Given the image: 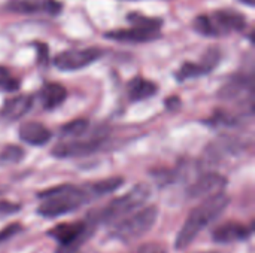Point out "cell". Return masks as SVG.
Instances as JSON below:
<instances>
[{"label":"cell","instance_id":"cell-4","mask_svg":"<svg viewBox=\"0 0 255 253\" xmlns=\"http://www.w3.org/2000/svg\"><path fill=\"white\" fill-rule=\"evenodd\" d=\"M157 218H158L157 206H148V207L139 209L137 212L130 213L121 221L115 222L112 225L109 237L118 242H124V243L134 242L152 230V227L157 222Z\"/></svg>","mask_w":255,"mask_h":253},{"label":"cell","instance_id":"cell-2","mask_svg":"<svg viewBox=\"0 0 255 253\" xmlns=\"http://www.w3.org/2000/svg\"><path fill=\"white\" fill-rule=\"evenodd\" d=\"M229 204L230 197L224 192H218L215 195L203 198V201L191 210L182 228L179 230L175 248L178 251L187 249L208 225H211L220 215L224 213Z\"/></svg>","mask_w":255,"mask_h":253},{"label":"cell","instance_id":"cell-25","mask_svg":"<svg viewBox=\"0 0 255 253\" xmlns=\"http://www.w3.org/2000/svg\"><path fill=\"white\" fill-rule=\"evenodd\" d=\"M130 253H167V249L161 243L151 242V243H145V245L139 246L137 249H134L133 252Z\"/></svg>","mask_w":255,"mask_h":253},{"label":"cell","instance_id":"cell-11","mask_svg":"<svg viewBox=\"0 0 255 253\" xmlns=\"http://www.w3.org/2000/svg\"><path fill=\"white\" fill-rule=\"evenodd\" d=\"M52 137V133L37 121H27L19 127V139L30 146H43Z\"/></svg>","mask_w":255,"mask_h":253},{"label":"cell","instance_id":"cell-22","mask_svg":"<svg viewBox=\"0 0 255 253\" xmlns=\"http://www.w3.org/2000/svg\"><path fill=\"white\" fill-rule=\"evenodd\" d=\"M18 81L10 78V73L7 69L0 67V88L4 91H15L18 89Z\"/></svg>","mask_w":255,"mask_h":253},{"label":"cell","instance_id":"cell-16","mask_svg":"<svg viewBox=\"0 0 255 253\" xmlns=\"http://www.w3.org/2000/svg\"><path fill=\"white\" fill-rule=\"evenodd\" d=\"M6 9L13 13L21 15H33L40 10L45 12V1L40 0H9Z\"/></svg>","mask_w":255,"mask_h":253},{"label":"cell","instance_id":"cell-8","mask_svg":"<svg viewBox=\"0 0 255 253\" xmlns=\"http://www.w3.org/2000/svg\"><path fill=\"white\" fill-rule=\"evenodd\" d=\"M227 186V179L220 173H206L200 176L187 191L190 198H208L223 192Z\"/></svg>","mask_w":255,"mask_h":253},{"label":"cell","instance_id":"cell-24","mask_svg":"<svg viewBox=\"0 0 255 253\" xmlns=\"http://www.w3.org/2000/svg\"><path fill=\"white\" fill-rule=\"evenodd\" d=\"M21 231H22V227L19 224H9V225H6L4 228L0 230V245L7 242V240H10L12 237H15Z\"/></svg>","mask_w":255,"mask_h":253},{"label":"cell","instance_id":"cell-15","mask_svg":"<svg viewBox=\"0 0 255 253\" xmlns=\"http://www.w3.org/2000/svg\"><path fill=\"white\" fill-rule=\"evenodd\" d=\"M157 85L148 79H143L140 76L134 78L130 84H128V95L133 101H140L145 98L152 97L157 92Z\"/></svg>","mask_w":255,"mask_h":253},{"label":"cell","instance_id":"cell-21","mask_svg":"<svg viewBox=\"0 0 255 253\" xmlns=\"http://www.w3.org/2000/svg\"><path fill=\"white\" fill-rule=\"evenodd\" d=\"M22 158H24V151L16 145L6 146L0 154V160L4 163H19Z\"/></svg>","mask_w":255,"mask_h":253},{"label":"cell","instance_id":"cell-3","mask_svg":"<svg viewBox=\"0 0 255 253\" xmlns=\"http://www.w3.org/2000/svg\"><path fill=\"white\" fill-rule=\"evenodd\" d=\"M151 194V189L146 183H139L134 188H131L127 194L112 200L108 206H105L100 210L91 212L90 216L99 227L100 224L105 225H114L115 222L121 221L127 215L133 213L139 207L143 206V203L148 200Z\"/></svg>","mask_w":255,"mask_h":253},{"label":"cell","instance_id":"cell-23","mask_svg":"<svg viewBox=\"0 0 255 253\" xmlns=\"http://www.w3.org/2000/svg\"><path fill=\"white\" fill-rule=\"evenodd\" d=\"M218 61H220V51L217 49V48H209L208 51H206V54L203 55V63H202V66L206 69V72L209 73L217 64H218Z\"/></svg>","mask_w":255,"mask_h":253},{"label":"cell","instance_id":"cell-18","mask_svg":"<svg viewBox=\"0 0 255 253\" xmlns=\"http://www.w3.org/2000/svg\"><path fill=\"white\" fill-rule=\"evenodd\" d=\"M123 182H124L123 177H109V179H105V180L91 183L90 188H91L94 197L99 198V197H103V195H108V194L117 191L123 185Z\"/></svg>","mask_w":255,"mask_h":253},{"label":"cell","instance_id":"cell-5","mask_svg":"<svg viewBox=\"0 0 255 253\" xmlns=\"http://www.w3.org/2000/svg\"><path fill=\"white\" fill-rule=\"evenodd\" d=\"M97 225L88 215L84 221L55 225L48 231V237L57 242L58 253H76L91 239Z\"/></svg>","mask_w":255,"mask_h":253},{"label":"cell","instance_id":"cell-10","mask_svg":"<svg viewBox=\"0 0 255 253\" xmlns=\"http://www.w3.org/2000/svg\"><path fill=\"white\" fill-rule=\"evenodd\" d=\"M253 228L239 222H226L218 225L212 231V240L218 245H232L238 242H245L251 237Z\"/></svg>","mask_w":255,"mask_h":253},{"label":"cell","instance_id":"cell-7","mask_svg":"<svg viewBox=\"0 0 255 253\" xmlns=\"http://www.w3.org/2000/svg\"><path fill=\"white\" fill-rule=\"evenodd\" d=\"M100 57H102V51L99 48L69 49L55 55L54 66L64 72H73L93 64Z\"/></svg>","mask_w":255,"mask_h":253},{"label":"cell","instance_id":"cell-13","mask_svg":"<svg viewBox=\"0 0 255 253\" xmlns=\"http://www.w3.org/2000/svg\"><path fill=\"white\" fill-rule=\"evenodd\" d=\"M106 37L114 39V40H120V42H148V40L157 39L158 33L131 27V28H127V30L109 31V33H106Z\"/></svg>","mask_w":255,"mask_h":253},{"label":"cell","instance_id":"cell-6","mask_svg":"<svg viewBox=\"0 0 255 253\" xmlns=\"http://www.w3.org/2000/svg\"><path fill=\"white\" fill-rule=\"evenodd\" d=\"M247 19L236 10H218L212 15H200L194 21V28L203 36H226L245 28Z\"/></svg>","mask_w":255,"mask_h":253},{"label":"cell","instance_id":"cell-27","mask_svg":"<svg viewBox=\"0 0 255 253\" xmlns=\"http://www.w3.org/2000/svg\"><path fill=\"white\" fill-rule=\"evenodd\" d=\"M167 106L170 109H176V106H179V100L176 97H172L170 100H167Z\"/></svg>","mask_w":255,"mask_h":253},{"label":"cell","instance_id":"cell-12","mask_svg":"<svg viewBox=\"0 0 255 253\" xmlns=\"http://www.w3.org/2000/svg\"><path fill=\"white\" fill-rule=\"evenodd\" d=\"M31 97L30 95H18L4 101L0 109V116L6 121H15L22 118L31 107Z\"/></svg>","mask_w":255,"mask_h":253},{"label":"cell","instance_id":"cell-9","mask_svg":"<svg viewBox=\"0 0 255 253\" xmlns=\"http://www.w3.org/2000/svg\"><path fill=\"white\" fill-rule=\"evenodd\" d=\"M103 145V139H88V140H72L58 143L52 149V155L55 158H75L85 157L96 151H99Z\"/></svg>","mask_w":255,"mask_h":253},{"label":"cell","instance_id":"cell-26","mask_svg":"<svg viewBox=\"0 0 255 253\" xmlns=\"http://www.w3.org/2000/svg\"><path fill=\"white\" fill-rule=\"evenodd\" d=\"M21 206L10 203V201H0V216H9L16 212H19Z\"/></svg>","mask_w":255,"mask_h":253},{"label":"cell","instance_id":"cell-28","mask_svg":"<svg viewBox=\"0 0 255 253\" xmlns=\"http://www.w3.org/2000/svg\"><path fill=\"white\" fill-rule=\"evenodd\" d=\"M242 3H245V4H248V6H254V1L255 0H241Z\"/></svg>","mask_w":255,"mask_h":253},{"label":"cell","instance_id":"cell-1","mask_svg":"<svg viewBox=\"0 0 255 253\" xmlns=\"http://www.w3.org/2000/svg\"><path fill=\"white\" fill-rule=\"evenodd\" d=\"M37 197L42 200V204L37 207V215L46 219L72 213L96 198L90 185H60L39 192Z\"/></svg>","mask_w":255,"mask_h":253},{"label":"cell","instance_id":"cell-14","mask_svg":"<svg viewBox=\"0 0 255 253\" xmlns=\"http://www.w3.org/2000/svg\"><path fill=\"white\" fill-rule=\"evenodd\" d=\"M66 95L67 92L64 86H61L60 84H48L40 92L42 106L46 110H54L66 100Z\"/></svg>","mask_w":255,"mask_h":253},{"label":"cell","instance_id":"cell-17","mask_svg":"<svg viewBox=\"0 0 255 253\" xmlns=\"http://www.w3.org/2000/svg\"><path fill=\"white\" fill-rule=\"evenodd\" d=\"M128 21L136 28H142V30H148V31H155V33H160L161 24H163V21L158 19V18H149V16H145V15L136 13V12H131L128 15Z\"/></svg>","mask_w":255,"mask_h":253},{"label":"cell","instance_id":"cell-19","mask_svg":"<svg viewBox=\"0 0 255 253\" xmlns=\"http://www.w3.org/2000/svg\"><path fill=\"white\" fill-rule=\"evenodd\" d=\"M206 69L202 66V64H196V63H184L182 67L178 70L176 73V78L178 81H187V79H191V78H197V76H202V75H206Z\"/></svg>","mask_w":255,"mask_h":253},{"label":"cell","instance_id":"cell-20","mask_svg":"<svg viewBox=\"0 0 255 253\" xmlns=\"http://www.w3.org/2000/svg\"><path fill=\"white\" fill-rule=\"evenodd\" d=\"M87 130H88V121H85V119H75V121L66 124L61 128V134L63 136H69V137H79Z\"/></svg>","mask_w":255,"mask_h":253}]
</instances>
